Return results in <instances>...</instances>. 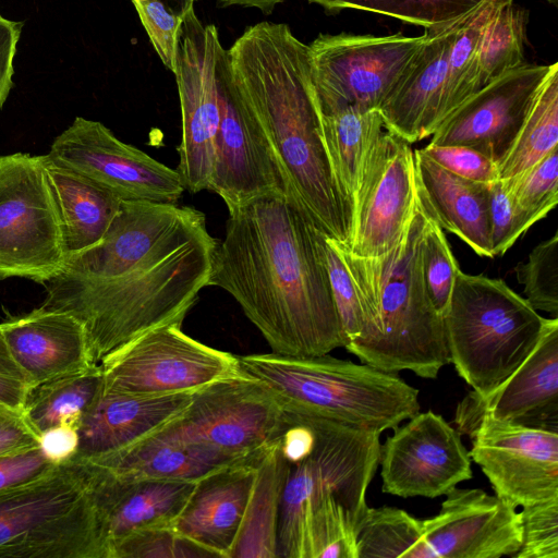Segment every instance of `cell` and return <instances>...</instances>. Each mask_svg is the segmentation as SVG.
<instances>
[{
  "mask_svg": "<svg viewBox=\"0 0 558 558\" xmlns=\"http://www.w3.org/2000/svg\"><path fill=\"white\" fill-rule=\"evenodd\" d=\"M546 1L554 5L558 4V0H546Z\"/></svg>",
  "mask_w": 558,
  "mask_h": 558,
  "instance_id": "cell-53",
  "label": "cell"
},
{
  "mask_svg": "<svg viewBox=\"0 0 558 558\" xmlns=\"http://www.w3.org/2000/svg\"><path fill=\"white\" fill-rule=\"evenodd\" d=\"M132 1V0H131ZM161 2L165 7L171 10L174 14L182 17L185 16L194 10L195 0H156Z\"/></svg>",
  "mask_w": 558,
  "mask_h": 558,
  "instance_id": "cell-52",
  "label": "cell"
},
{
  "mask_svg": "<svg viewBox=\"0 0 558 558\" xmlns=\"http://www.w3.org/2000/svg\"><path fill=\"white\" fill-rule=\"evenodd\" d=\"M428 222L418 206L399 243L376 257H361L335 241L353 280L363 331L344 349L387 373L411 371L434 379L450 363L444 317L422 276L421 245Z\"/></svg>",
  "mask_w": 558,
  "mask_h": 558,
  "instance_id": "cell-5",
  "label": "cell"
},
{
  "mask_svg": "<svg viewBox=\"0 0 558 558\" xmlns=\"http://www.w3.org/2000/svg\"><path fill=\"white\" fill-rule=\"evenodd\" d=\"M333 11L354 9L393 17L424 28L464 16L486 0H308ZM512 2L513 0H499Z\"/></svg>",
  "mask_w": 558,
  "mask_h": 558,
  "instance_id": "cell-36",
  "label": "cell"
},
{
  "mask_svg": "<svg viewBox=\"0 0 558 558\" xmlns=\"http://www.w3.org/2000/svg\"><path fill=\"white\" fill-rule=\"evenodd\" d=\"M357 558H434L423 520L393 507L367 508L356 529Z\"/></svg>",
  "mask_w": 558,
  "mask_h": 558,
  "instance_id": "cell-35",
  "label": "cell"
},
{
  "mask_svg": "<svg viewBox=\"0 0 558 558\" xmlns=\"http://www.w3.org/2000/svg\"><path fill=\"white\" fill-rule=\"evenodd\" d=\"M423 153L448 171L475 182L490 184L499 179L498 163L465 145H426Z\"/></svg>",
  "mask_w": 558,
  "mask_h": 558,
  "instance_id": "cell-45",
  "label": "cell"
},
{
  "mask_svg": "<svg viewBox=\"0 0 558 558\" xmlns=\"http://www.w3.org/2000/svg\"><path fill=\"white\" fill-rule=\"evenodd\" d=\"M260 457H236L197 445L148 437L128 449L87 462L132 477L197 482L223 468Z\"/></svg>",
  "mask_w": 558,
  "mask_h": 558,
  "instance_id": "cell-29",
  "label": "cell"
},
{
  "mask_svg": "<svg viewBox=\"0 0 558 558\" xmlns=\"http://www.w3.org/2000/svg\"><path fill=\"white\" fill-rule=\"evenodd\" d=\"M521 546L512 558H558V497L519 512Z\"/></svg>",
  "mask_w": 558,
  "mask_h": 558,
  "instance_id": "cell-42",
  "label": "cell"
},
{
  "mask_svg": "<svg viewBox=\"0 0 558 558\" xmlns=\"http://www.w3.org/2000/svg\"><path fill=\"white\" fill-rule=\"evenodd\" d=\"M204 558L216 557L171 525L138 530L118 543L111 558Z\"/></svg>",
  "mask_w": 558,
  "mask_h": 558,
  "instance_id": "cell-40",
  "label": "cell"
},
{
  "mask_svg": "<svg viewBox=\"0 0 558 558\" xmlns=\"http://www.w3.org/2000/svg\"><path fill=\"white\" fill-rule=\"evenodd\" d=\"M216 76L220 120L208 190L222 198L228 211L266 195L292 198L268 143L235 87L222 46Z\"/></svg>",
  "mask_w": 558,
  "mask_h": 558,
  "instance_id": "cell-16",
  "label": "cell"
},
{
  "mask_svg": "<svg viewBox=\"0 0 558 558\" xmlns=\"http://www.w3.org/2000/svg\"><path fill=\"white\" fill-rule=\"evenodd\" d=\"M423 529L434 558L513 557L521 546L519 512L480 488L451 489Z\"/></svg>",
  "mask_w": 558,
  "mask_h": 558,
  "instance_id": "cell-22",
  "label": "cell"
},
{
  "mask_svg": "<svg viewBox=\"0 0 558 558\" xmlns=\"http://www.w3.org/2000/svg\"><path fill=\"white\" fill-rule=\"evenodd\" d=\"M227 56L291 197L323 233L348 246L352 213L324 146L308 46L287 24L260 22L247 27Z\"/></svg>",
  "mask_w": 558,
  "mask_h": 558,
  "instance_id": "cell-3",
  "label": "cell"
},
{
  "mask_svg": "<svg viewBox=\"0 0 558 558\" xmlns=\"http://www.w3.org/2000/svg\"><path fill=\"white\" fill-rule=\"evenodd\" d=\"M553 65L524 63L493 81L452 111L428 144L471 146L499 163Z\"/></svg>",
  "mask_w": 558,
  "mask_h": 558,
  "instance_id": "cell-20",
  "label": "cell"
},
{
  "mask_svg": "<svg viewBox=\"0 0 558 558\" xmlns=\"http://www.w3.org/2000/svg\"><path fill=\"white\" fill-rule=\"evenodd\" d=\"M324 146L339 190L351 213L364 169L385 130L379 110L347 107L322 113Z\"/></svg>",
  "mask_w": 558,
  "mask_h": 558,
  "instance_id": "cell-30",
  "label": "cell"
},
{
  "mask_svg": "<svg viewBox=\"0 0 558 558\" xmlns=\"http://www.w3.org/2000/svg\"><path fill=\"white\" fill-rule=\"evenodd\" d=\"M414 151L418 206L442 230L456 234L477 255L494 258L490 244L489 184L459 177Z\"/></svg>",
  "mask_w": 558,
  "mask_h": 558,
  "instance_id": "cell-27",
  "label": "cell"
},
{
  "mask_svg": "<svg viewBox=\"0 0 558 558\" xmlns=\"http://www.w3.org/2000/svg\"><path fill=\"white\" fill-rule=\"evenodd\" d=\"M101 389L102 376L97 364L84 373L33 387L24 412L40 434L60 425L77 428L84 412Z\"/></svg>",
  "mask_w": 558,
  "mask_h": 558,
  "instance_id": "cell-34",
  "label": "cell"
},
{
  "mask_svg": "<svg viewBox=\"0 0 558 558\" xmlns=\"http://www.w3.org/2000/svg\"><path fill=\"white\" fill-rule=\"evenodd\" d=\"M506 3L486 0L464 16L425 28L418 52L379 108L387 130L410 144L422 141L473 95L470 71L477 45Z\"/></svg>",
  "mask_w": 558,
  "mask_h": 558,
  "instance_id": "cell-9",
  "label": "cell"
},
{
  "mask_svg": "<svg viewBox=\"0 0 558 558\" xmlns=\"http://www.w3.org/2000/svg\"><path fill=\"white\" fill-rule=\"evenodd\" d=\"M220 44L215 25L191 11L182 23L175 75L182 116L178 172L185 190H208L220 120L216 61Z\"/></svg>",
  "mask_w": 558,
  "mask_h": 558,
  "instance_id": "cell-15",
  "label": "cell"
},
{
  "mask_svg": "<svg viewBox=\"0 0 558 558\" xmlns=\"http://www.w3.org/2000/svg\"><path fill=\"white\" fill-rule=\"evenodd\" d=\"M217 244L194 207L122 201L102 239L44 283L41 306L83 324L98 364L149 329L183 323L209 286Z\"/></svg>",
  "mask_w": 558,
  "mask_h": 558,
  "instance_id": "cell-1",
  "label": "cell"
},
{
  "mask_svg": "<svg viewBox=\"0 0 558 558\" xmlns=\"http://www.w3.org/2000/svg\"><path fill=\"white\" fill-rule=\"evenodd\" d=\"M286 424V412L271 392L241 371L193 392L187 408L149 437L258 458Z\"/></svg>",
  "mask_w": 558,
  "mask_h": 558,
  "instance_id": "cell-10",
  "label": "cell"
},
{
  "mask_svg": "<svg viewBox=\"0 0 558 558\" xmlns=\"http://www.w3.org/2000/svg\"><path fill=\"white\" fill-rule=\"evenodd\" d=\"M307 416L315 442L289 468L277 558H357L356 529L379 465L380 434Z\"/></svg>",
  "mask_w": 558,
  "mask_h": 558,
  "instance_id": "cell-4",
  "label": "cell"
},
{
  "mask_svg": "<svg viewBox=\"0 0 558 558\" xmlns=\"http://www.w3.org/2000/svg\"><path fill=\"white\" fill-rule=\"evenodd\" d=\"M320 247L345 345L363 331V318L355 287L333 239L322 233Z\"/></svg>",
  "mask_w": 558,
  "mask_h": 558,
  "instance_id": "cell-41",
  "label": "cell"
},
{
  "mask_svg": "<svg viewBox=\"0 0 558 558\" xmlns=\"http://www.w3.org/2000/svg\"><path fill=\"white\" fill-rule=\"evenodd\" d=\"M495 420L558 432V318L548 322L517 369L486 397L468 393L457 407L460 434L471 435L480 420Z\"/></svg>",
  "mask_w": 558,
  "mask_h": 558,
  "instance_id": "cell-21",
  "label": "cell"
},
{
  "mask_svg": "<svg viewBox=\"0 0 558 558\" xmlns=\"http://www.w3.org/2000/svg\"><path fill=\"white\" fill-rule=\"evenodd\" d=\"M490 244L493 256L504 255L530 228L518 213L504 180L489 184Z\"/></svg>",
  "mask_w": 558,
  "mask_h": 558,
  "instance_id": "cell-44",
  "label": "cell"
},
{
  "mask_svg": "<svg viewBox=\"0 0 558 558\" xmlns=\"http://www.w3.org/2000/svg\"><path fill=\"white\" fill-rule=\"evenodd\" d=\"M166 324L107 354L99 363L102 389L138 395L193 393L241 372L236 355L208 347Z\"/></svg>",
  "mask_w": 558,
  "mask_h": 558,
  "instance_id": "cell-13",
  "label": "cell"
},
{
  "mask_svg": "<svg viewBox=\"0 0 558 558\" xmlns=\"http://www.w3.org/2000/svg\"><path fill=\"white\" fill-rule=\"evenodd\" d=\"M32 386L12 357L0 328V403L24 410Z\"/></svg>",
  "mask_w": 558,
  "mask_h": 558,
  "instance_id": "cell-48",
  "label": "cell"
},
{
  "mask_svg": "<svg viewBox=\"0 0 558 558\" xmlns=\"http://www.w3.org/2000/svg\"><path fill=\"white\" fill-rule=\"evenodd\" d=\"M322 233L284 195L258 197L229 211L209 286L234 298L274 353L307 357L345 347Z\"/></svg>",
  "mask_w": 558,
  "mask_h": 558,
  "instance_id": "cell-2",
  "label": "cell"
},
{
  "mask_svg": "<svg viewBox=\"0 0 558 558\" xmlns=\"http://www.w3.org/2000/svg\"><path fill=\"white\" fill-rule=\"evenodd\" d=\"M421 267L427 295L444 316L460 267L444 230L429 218L421 245Z\"/></svg>",
  "mask_w": 558,
  "mask_h": 558,
  "instance_id": "cell-39",
  "label": "cell"
},
{
  "mask_svg": "<svg viewBox=\"0 0 558 558\" xmlns=\"http://www.w3.org/2000/svg\"><path fill=\"white\" fill-rule=\"evenodd\" d=\"M504 181L518 213L531 228L558 204V148L526 171Z\"/></svg>",
  "mask_w": 558,
  "mask_h": 558,
  "instance_id": "cell-37",
  "label": "cell"
},
{
  "mask_svg": "<svg viewBox=\"0 0 558 558\" xmlns=\"http://www.w3.org/2000/svg\"><path fill=\"white\" fill-rule=\"evenodd\" d=\"M161 62L175 72L183 19L156 0H132Z\"/></svg>",
  "mask_w": 558,
  "mask_h": 558,
  "instance_id": "cell-43",
  "label": "cell"
},
{
  "mask_svg": "<svg viewBox=\"0 0 558 558\" xmlns=\"http://www.w3.org/2000/svg\"><path fill=\"white\" fill-rule=\"evenodd\" d=\"M65 259L96 245L117 215L121 199L87 177L43 155Z\"/></svg>",
  "mask_w": 558,
  "mask_h": 558,
  "instance_id": "cell-28",
  "label": "cell"
},
{
  "mask_svg": "<svg viewBox=\"0 0 558 558\" xmlns=\"http://www.w3.org/2000/svg\"><path fill=\"white\" fill-rule=\"evenodd\" d=\"M416 208L414 151L410 143L385 128L354 198L345 247L361 257L389 252L407 232Z\"/></svg>",
  "mask_w": 558,
  "mask_h": 558,
  "instance_id": "cell-17",
  "label": "cell"
},
{
  "mask_svg": "<svg viewBox=\"0 0 558 558\" xmlns=\"http://www.w3.org/2000/svg\"><path fill=\"white\" fill-rule=\"evenodd\" d=\"M424 40L422 36L319 35L308 46L318 109L379 110Z\"/></svg>",
  "mask_w": 558,
  "mask_h": 558,
  "instance_id": "cell-12",
  "label": "cell"
},
{
  "mask_svg": "<svg viewBox=\"0 0 558 558\" xmlns=\"http://www.w3.org/2000/svg\"><path fill=\"white\" fill-rule=\"evenodd\" d=\"M381 489L395 496L436 498L472 478L460 432L441 415L417 412L380 445Z\"/></svg>",
  "mask_w": 558,
  "mask_h": 558,
  "instance_id": "cell-18",
  "label": "cell"
},
{
  "mask_svg": "<svg viewBox=\"0 0 558 558\" xmlns=\"http://www.w3.org/2000/svg\"><path fill=\"white\" fill-rule=\"evenodd\" d=\"M0 328L32 388L97 365L83 324L65 311L40 306L8 317Z\"/></svg>",
  "mask_w": 558,
  "mask_h": 558,
  "instance_id": "cell-24",
  "label": "cell"
},
{
  "mask_svg": "<svg viewBox=\"0 0 558 558\" xmlns=\"http://www.w3.org/2000/svg\"><path fill=\"white\" fill-rule=\"evenodd\" d=\"M77 461L84 464L88 475L109 558L113 547L132 533L151 526L171 525L196 484L132 477L87 461Z\"/></svg>",
  "mask_w": 558,
  "mask_h": 558,
  "instance_id": "cell-23",
  "label": "cell"
},
{
  "mask_svg": "<svg viewBox=\"0 0 558 558\" xmlns=\"http://www.w3.org/2000/svg\"><path fill=\"white\" fill-rule=\"evenodd\" d=\"M121 201L177 204L184 186L178 170L120 141L101 122L76 117L47 154Z\"/></svg>",
  "mask_w": 558,
  "mask_h": 558,
  "instance_id": "cell-14",
  "label": "cell"
},
{
  "mask_svg": "<svg viewBox=\"0 0 558 558\" xmlns=\"http://www.w3.org/2000/svg\"><path fill=\"white\" fill-rule=\"evenodd\" d=\"M284 411L381 434L420 412L418 390L397 375L328 354L238 356Z\"/></svg>",
  "mask_w": 558,
  "mask_h": 558,
  "instance_id": "cell-6",
  "label": "cell"
},
{
  "mask_svg": "<svg viewBox=\"0 0 558 558\" xmlns=\"http://www.w3.org/2000/svg\"><path fill=\"white\" fill-rule=\"evenodd\" d=\"M77 442L76 427L60 425L40 434L39 447L51 461L61 464L74 457Z\"/></svg>",
  "mask_w": 558,
  "mask_h": 558,
  "instance_id": "cell-50",
  "label": "cell"
},
{
  "mask_svg": "<svg viewBox=\"0 0 558 558\" xmlns=\"http://www.w3.org/2000/svg\"><path fill=\"white\" fill-rule=\"evenodd\" d=\"M289 468L278 439L256 465L253 488L229 558H277L279 513Z\"/></svg>",
  "mask_w": 558,
  "mask_h": 558,
  "instance_id": "cell-31",
  "label": "cell"
},
{
  "mask_svg": "<svg viewBox=\"0 0 558 558\" xmlns=\"http://www.w3.org/2000/svg\"><path fill=\"white\" fill-rule=\"evenodd\" d=\"M442 317L450 363L480 398L517 369L548 322L504 280L461 269Z\"/></svg>",
  "mask_w": 558,
  "mask_h": 558,
  "instance_id": "cell-7",
  "label": "cell"
},
{
  "mask_svg": "<svg viewBox=\"0 0 558 558\" xmlns=\"http://www.w3.org/2000/svg\"><path fill=\"white\" fill-rule=\"evenodd\" d=\"M109 558L84 464L0 495V558Z\"/></svg>",
  "mask_w": 558,
  "mask_h": 558,
  "instance_id": "cell-8",
  "label": "cell"
},
{
  "mask_svg": "<svg viewBox=\"0 0 558 558\" xmlns=\"http://www.w3.org/2000/svg\"><path fill=\"white\" fill-rule=\"evenodd\" d=\"M40 433L24 410L0 403V457L39 447Z\"/></svg>",
  "mask_w": 558,
  "mask_h": 558,
  "instance_id": "cell-47",
  "label": "cell"
},
{
  "mask_svg": "<svg viewBox=\"0 0 558 558\" xmlns=\"http://www.w3.org/2000/svg\"><path fill=\"white\" fill-rule=\"evenodd\" d=\"M558 148V63L541 86L510 148L498 163L499 179L514 178Z\"/></svg>",
  "mask_w": 558,
  "mask_h": 558,
  "instance_id": "cell-32",
  "label": "cell"
},
{
  "mask_svg": "<svg viewBox=\"0 0 558 558\" xmlns=\"http://www.w3.org/2000/svg\"><path fill=\"white\" fill-rule=\"evenodd\" d=\"M284 1L287 0H218V5L221 8L230 5L256 8L264 14H270L278 4Z\"/></svg>",
  "mask_w": 558,
  "mask_h": 558,
  "instance_id": "cell-51",
  "label": "cell"
},
{
  "mask_svg": "<svg viewBox=\"0 0 558 558\" xmlns=\"http://www.w3.org/2000/svg\"><path fill=\"white\" fill-rule=\"evenodd\" d=\"M22 23L0 14V109L12 87L13 60L16 53Z\"/></svg>",
  "mask_w": 558,
  "mask_h": 558,
  "instance_id": "cell-49",
  "label": "cell"
},
{
  "mask_svg": "<svg viewBox=\"0 0 558 558\" xmlns=\"http://www.w3.org/2000/svg\"><path fill=\"white\" fill-rule=\"evenodd\" d=\"M58 465L40 447L0 457V495L41 478Z\"/></svg>",
  "mask_w": 558,
  "mask_h": 558,
  "instance_id": "cell-46",
  "label": "cell"
},
{
  "mask_svg": "<svg viewBox=\"0 0 558 558\" xmlns=\"http://www.w3.org/2000/svg\"><path fill=\"white\" fill-rule=\"evenodd\" d=\"M65 263L43 156H0V280L46 283Z\"/></svg>",
  "mask_w": 558,
  "mask_h": 558,
  "instance_id": "cell-11",
  "label": "cell"
},
{
  "mask_svg": "<svg viewBox=\"0 0 558 558\" xmlns=\"http://www.w3.org/2000/svg\"><path fill=\"white\" fill-rule=\"evenodd\" d=\"M525 300L536 310L558 315V233L537 244L514 268Z\"/></svg>",
  "mask_w": 558,
  "mask_h": 558,
  "instance_id": "cell-38",
  "label": "cell"
},
{
  "mask_svg": "<svg viewBox=\"0 0 558 558\" xmlns=\"http://www.w3.org/2000/svg\"><path fill=\"white\" fill-rule=\"evenodd\" d=\"M259 459L223 468L198 480L172 529L216 557L229 558Z\"/></svg>",
  "mask_w": 558,
  "mask_h": 558,
  "instance_id": "cell-26",
  "label": "cell"
},
{
  "mask_svg": "<svg viewBox=\"0 0 558 558\" xmlns=\"http://www.w3.org/2000/svg\"><path fill=\"white\" fill-rule=\"evenodd\" d=\"M526 11L512 2L499 7L487 23L470 71L473 95L507 72L524 64Z\"/></svg>",
  "mask_w": 558,
  "mask_h": 558,
  "instance_id": "cell-33",
  "label": "cell"
},
{
  "mask_svg": "<svg viewBox=\"0 0 558 558\" xmlns=\"http://www.w3.org/2000/svg\"><path fill=\"white\" fill-rule=\"evenodd\" d=\"M192 393L138 396L101 389L77 425L75 460L89 461L128 449L180 415Z\"/></svg>",
  "mask_w": 558,
  "mask_h": 558,
  "instance_id": "cell-25",
  "label": "cell"
},
{
  "mask_svg": "<svg viewBox=\"0 0 558 558\" xmlns=\"http://www.w3.org/2000/svg\"><path fill=\"white\" fill-rule=\"evenodd\" d=\"M470 438L495 495L514 508L558 497V432L484 415Z\"/></svg>",
  "mask_w": 558,
  "mask_h": 558,
  "instance_id": "cell-19",
  "label": "cell"
}]
</instances>
